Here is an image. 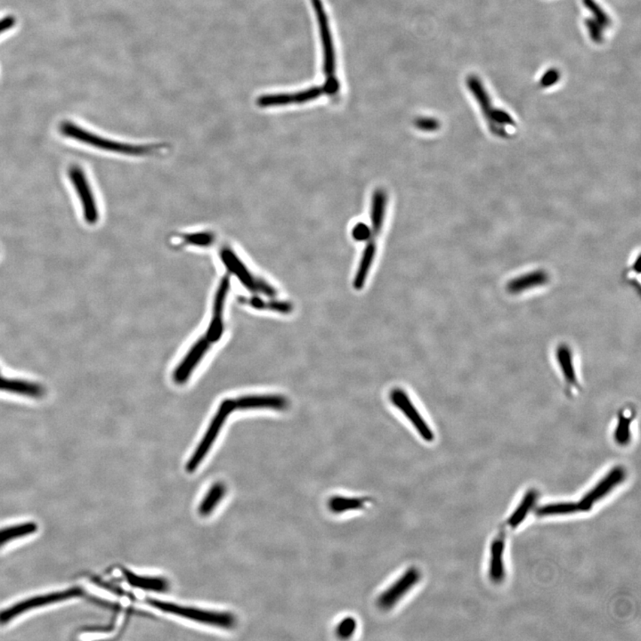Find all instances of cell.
Returning <instances> with one entry per match:
<instances>
[{
    "instance_id": "6da1fadb",
    "label": "cell",
    "mask_w": 641,
    "mask_h": 641,
    "mask_svg": "<svg viewBox=\"0 0 641 641\" xmlns=\"http://www.w3.org/2000/svg\"><path fill=\"white\" fill-rule=\"evenodd\" d=\"M149 606L159 609L160 611L171 613V615L180 616V618H187L200 624L211 625L224 629H230L235 627V619L232 613L208 611L194 607H182L179 605L165 602L157 600H147Z\"/></svg>"
},
{
    "instance_id": "7a4b0ae2",
    "label": "cell",
    "mask_w": 641,
    "mask_h": 641,
    "mask_svg": "<svg viewBox=\"0 0 641 641\" xmlns=\"http://www.w3.org/2000/svg\"><path fill=\"white\" fill-rule=\"evenodd\" d=\"M60 129L61 132L63 135L68 136V138L105 151L129 155H145L151 154L154 151V149L151 147L121 144V143L100 138L95 134L87 132L82 127L75 125L74 123H68V121L61 124Z\"/></svg>"
},
{
    "instance_id": "3957f363",
    "label": "cell",
    "mask_w": 641,
    "mask_h": 641,
    "mask_svg": "<svg viewBox=\"0 0 641 641\" xmlns=\"http://www.w3.org/2000/svg\"><path fill=\"white\" fill-rule=\"evenodd\" d=\"M235 409V403H233V400H224L223 403H221L220 408H218L217 413H216L213 420L211 421V424H209L208 430L205 433L204 437H202V441L196 450V452H193L192 457L190 458L189 461L187 465V470L188 472H196L197 467H199V465L202 463V461L204 460L206 455L208 454L209 450H211V446L213 445V443L218 437L222 427L226 422L227 418L229 417L231 412Z\"/></svg>"
},
{
    "instance_id": "277c9868",
    "label": "cell",
    "mask_w": 641,
    "mask_h": 641,
    "mask_svg": "<svg viewBox=\"0 0 641 641\" xmlns=\"http://www.w3.org/2000/svg\"><path fill=\"white\" fill-rule=\"evenodd\" d=\"M82 594H83V591L80 587H74L66 591L41 595V596L21 601V602L0 612V624H7L12 619L17 618L18 616L22 615V613L29 611V610L38 609V607H44L48 604L61 602V601L70 600V598L81 596Z\"/></svg>"
},
{
    "instance_id": "5b68a950",
    "label": "cell",
    "mask_w": 641,
    "mask_h": 641,
    "mask_svg": "<svg viewBox=\"0 0 641 641\" xmlns=\"http://www.w3.org/2000/svg\"><path fill=\"white\" fill-rule=\"evenodd\" d=\"M311 2L317 14L319 30H320L324 54V72L327 78L326 81L338 80L336 76V54L329 20L325 13L322 0H311Z\"/></svg>"
},
{
    "instance_id": "8992f818",
    "label": "cell",
    "mask_w": 641,
    "mask_h": 641,
    "mask_svg": "<svg viewBox=\"0 0 641 641\" xmlns=\"http://www.w3.org/2000/svg\"><path fill=\"white\" fill-rule=\"evenodd\" d=\"M221 258L227 269L236 275V277L241 281L242 284L248 290L253 291V293L260 291L265 295L271 297L276 296L275 288L265 281L255 278L251 273L249 271L247 267L244 266V264L240 260V258L230 249H224V251H222Z\"/></svg>"
},
{
    "instance_id": "52a82bcc",
    "label": "cell",
    "mask_w": 641,
    "mask_h": 641,
    "mask_svg": "<svg viewBox=\"0 0 641 641\" xmlns=\"http://www.w3.org/2000/svg\"><path fill=\"white\" fill-rule=\"evenodd\" d=\"M421 580L418 568L411 567L379 597L378 606L382 610L393 609Z\"/></svg>"
},
{
    "instance_id": "ba28073f",
    "label": "cell",
    "mask_w": 641,
    "mask_h": 641,
    "mask_svg": "<svg viewBox=\"0 0 641 641\" xmlns=\"http://www.w3.org/2000/svg\"><path fill=\"white\" fill-rule=\"evenodd\" d=\"M69 177L80 196L85 220L90 224H96L99 218L98 211L83 169L76 165L71 167L69 169Z\"/></svg>"
},
{
    "instance_id": "9c48e42d",
    "label": "cell",
    "mask_w": 641,
    "mask_h": 641,
    "mask_svg": "<svg viewBox=\"0 0 641 641\" xmlns=\"http://www.w3.org/2000/svg\"><path fill=\"white\" fill-rule=\"evenodd\" d=\"M325 95L324 86L309 87L295 93L269 94L258 97L256 103L261 108L275 107L313 101Z\"/></svg>"
},
{
    "instance_id": "30bf717a",
    "label": "cell",
    "mask_w": 641,
    "mask_h": 641,
    "mask_svg": "<svg viewBox=\"0 0 641 641\" xmlns=\"http://www.w3.org/2000/svg\"><path fill=\"white\" fill-rule=\"evenodd\" d=\"M390 397L391 402L409 419L422 439L425 441L432 442L434 437H435L433 431L430 430V426L425 422L424 419L421 417L417 409L412 405L411 400L405 393V391L400 390V388H395L391 391Z\"/></svg>"
},
{
    "instance_id": "8fae6325",
    "label": "cell",
    "mask_w": 641,
    "mask_h": 641,
    "mask_svg": "<svg viewBox=\"0 0 641 641\" xmlns=\"http://www.w3.org/2000/svg\"><path fill=\"white\" fill-rule=\"evenodd\" d=\"M229 288V278L224 276L222 279L220 286H218L217 293H216L213 317H212L211 323L209 324L208 332H207L206 338L211 342L218 341L221 338L222 333H223V313Z\"/></svg>"
},
{
    "instance_id": "7c38bea8",
    "label": "cell",
    "mask_w": 641,
    "mask_h": 641,
    "mask_svg": "<svg viewBox=\"0 0 641 641\" xmlns=\"http://www.w3.org/2000/svg\"><path fill=\"white\" fill-rule=\"evenodd\" d=\"M625 478L624 470L621 467H616L613 469L600 483L595 487L590 493H588L580 501V505L582 507V512H586L591 510L593 504L596 503L605 495L609 493L613 487L620 484Z\"/></svg>"
},
{
    "instance_id": "4fadbf2b",
    "label": "cell",
    "mask_w": 641,
    "mask_h": 641,
    "mask_svg": "<svg viewBox=\"0 0 641 641\" xmlns=\"http://www.w3.org/2000/svg\"><path fill=\"white\" fill-rule=\"evenodd\" d=\"M211 341L208 339L202 338L198 340L193 346V348L188 352L187 357L181 361L179 366L176 369L174 372V381L176 383L183 384L189 379L191 373L199 364V361L204 357L206 352L208 351Z\"/></svg>"
},
{
    "instance_id": "5bb4252c",
    "label": "cell",
    "mask_w": 641,
    "mask_h": 641,
    "mask_svg": "<svg viewBox=\"0 0 641 641\" xmlns=\"http://www.w3.org/2000/svg\"><path fill=\"white\" fill-rule=\"evenodd\" d=\"M235 409H273L282 411L288 406V401L280 395L246 396L233 400Z\"/></svg>"
},
{
    "instance_id": "9a60e30c",
    "label": "cell",
    "mask_w": 641,
    "mask_h": 641,
    "mask_svg": "<svg viewBox=\"0 0 641 641\" xmlns=\"http://www.w3.org/2000/svg\"><path fill=\"white\" fill-rule=\"evenodd\" d=\"M549 281V275L543 270L525 273L509 282L507 290L509 293L519 294L532 288L543 286Z\"/></svg>"
},
{
    "instance_id": "2e32d148",
    "label": "cell",
    "mask_w": 641,
    "mask_h": 641,
    "mask_svg": "<svg viewBox=\"0 0 641 641\" xmlns=\"http://www.w3.org/2000/svg\"><path fill=\"white\" fill-rule=\"evenodd\" d=\"M123 573L126 581L134 588L156 592L168 591L169 582L162 577L141 576L127 569H123Z\"/></svg>"
},
{
    "instance_id": "e0dca14e",
    "label": "cell",
    "mask_w": 641,
    "mask_h": 641,
    "mask_svg": "<svg viewBox=\"0 0 641 641\" xmlns=\"http://www.w3.org/2000/svg\"><path fill=\"white\" fill-rule=\"evenodd\" d=\"M557 361L562 375H563L568 387L578 388V379H577L575 364H574L572 351H571L569 346L566 344L558 346Z\"/></svg>"
},
{
    "instance_id": "ac0fdd59",
    "label": "cell",
    "mask_w": 641,
    "mask_h": 641,
    "mask_svg": "<svg viewBox=\"0 0 641 641\" xmlns=\"http://www.w3.org/2000/svg\"><path fill=\"white\" fill-rule=\"evenodd\" d=\"M0 390L32 397H39L44 395V388L39 384L4 377H0Z\"/></svg>"
},
{
    "instance_id": "d6986e66",
    "label": "cell",
    "mask_w": 641,
    "mask_h": 641,
    "mask_svg": "<svg viewBox=\"0 0 641 641\" xmlns=\"http://www.w3.org/2000/svg\"><path fill=\"white\" fill-rule=\"evenodd\" d=\"M467 85L470 90L472 91V95L475 97L476 102L479 103L480 108H481V111L483 114H484V116L487 118L488 123L494 108L493 105H492L490 97H489L487 90H485L481 81H480L479 78H476V76H469L467 80Z\"/></svg>"
},
{
    "instance_id": "ffe728a7",
    "label": "cell",
    "mask_w": 641,
    "mask_h": 641,
    "mask_svg": "<svg viewBox=\"0 0 641 641\" xmlns=\"http://www.w3.org/2000/svg\"><path fill=\"white\" fill-rule=\"evenodd\" d=\"M368 501L366 498L333 496L330 498L328 506L334 514H343L348 512L364 509Z\"/></svg>"
},
{
    "instance_id": "44dd1931",
    "label": "cell",
    "mask_w": 641,
    "mask_h": 641,
    "mask_svg": "<svg viewBox=\"0 0 641 641\" xmlns=\"http://www.w3.org/2000/svg\"><path fill=\"white\" fill-rule=\"evenodd\" d=\"M375 253L376 245L375 242H369L364 249L357 275H355L353 284L355 290H361L364 286L367 275H368L370 269L372 267L373 260H375Z\"/></svg>"
},
{
    "instance_id": "7402d4cb",
    "label": "cell",
    "mask_w": 641,
    "mask_h": 641,
    "mask_svg": "<svg viewBox=\"0 0 641 641\" xmlns=\"http://www.w3.org/2000/svg\"><path fill=\"white\" fill-rule=\"evenodd\" d=\"M386 205H387V194L383 190H376L373 193L372 212H370L372 232L375 235L381 232L382 224H383Z\"/></svg>"
},
{
    "instance_id": "603a6c76",
    "label": "cell",
    "mask_w": 641,
    "mask_h": 641,
    "mask_svg": "<svg viewBox=\"0 0 641 641\" xmlns=\"http://www.w3.org/2000/svg\"><path fill=\"white\" fill-rule=\"evenodd\" d=\"M503 539H496L491 546L490 576L494 582H501L504 577Z\"/></svg>"
},
{
    "instance_id": "cb8c5ba5",
    "label": "cell",
    "mask_w": 641,
    "mask_h": 641,
    "mask_svg": "<svg viewBox=\"0 0 641 641\" xmlns=\"http://www.w3.org/2000/svg\"><path fill=\"white\" fill-rule=\"evenodd\" d=\"M38 531V525L34 522H28L14 525V527L4 528L0 530V547L7 545L11 540L22 538L30 536Z\"/></svg>"
},
{
    "instance_id": "d4e9b609",
    "label": "cell",
    "mask_w": 641,
    "mask_h": 641,
    "mask_svg": "<svg viewBox=\"0 0 641 641\" xmlns=\"http://www.w3.org/2000/svg\"><path fill=\"white\" fill-rule=\"evenodd\" d=\"M226 494V487L223 483H216L209 489L208 494H206L204 499L200 503L199 507V513L203 516L211 514L218 504L223 499L224 495Z\"/></svg>"
},
{
    "instance_id": "484cf974",
    "label": "cell",
    "mask_w": 641,
    "mask_h": 641,
    "mask_svg": "<svg viewBox=\"0 0 641 641\" xmlns=\"http://www.w3.org/2000/svg\"><path fill=\"white\" fill-rule=\"evenodd\" d=\"M536 493L534 491H529L525 495L523 500H522L518 508H516L514 513L510 516L509 519L510 527L513 528L516 527L525 521L532 507H533L534 503H536Z\"/></svg>"
},
{
    "instance_id": "4316f807",
    "label": "cell",
    "mask_w": 641,
    "mask_h": 641,
    "mask_svg": "<svg viewBox=\"0 0 641 641\" xmlns=\"http://www.w3.org/2000/svg\"><path fill=\"white\" fill-rule=\"evenodd\" d=\"M582 512L580 503H560L549 504L537 509L539 516L568 515Z\"/></svg>"
},
{
    "instance_id": "83f0119b",
    "label": "cell",
    "mask_w": 641,
    "mask_h": 641,
    "mask_svg": "<svg viewBox=\"0 0 641 641\" xmlns=\"http://www.w3.org/2000/svg\"><path fill=\"white\" fill-rule=\"evenodd\" d=\"M242 302L248 304L254 308L272 310V311L282 313V314H288L293 310V306L291 303L278 302V300L266 302L257 297H251V299L242 300Z\"/></svg>"
},
{
    "instance_id": "f1b7e54d",
    "label": "cell",
    "mask_w": 641,
    "mask_h": 641,
    "mask_svg": "<svg viewBox=\"0 0 641 641\" xmlns=\"http://www.w3.org/2000/svg\"><path fill=\"white\" fill-rule=\"evenodd\" d=\"M631 421H633V419L630 416L624 414V413L619 415L618 425H616L615 431V439L619 445H625L630 441Z\"/></svg>"
},
{
    "instance_id": "f546056e",
    "label": "cell",
    "mask_w": 641,
    "mask_h": 641,
    "mask_svg": "<svg viewBox=\"0 0 641 641\" xmlns=\"http://www.w3.org/2000/svg\"><path fill=\"white\" fill-rule=\"evenodd\" d=\"M582 3L586 8L593 14L594 20L597 21L603 28L611 25V19L595 0H582Z\"/></svg>"
},
{
    "instance_id": "4dcf8cb0",
    "label": "cell",
    "mask_w": 641,
    "mask_h": 641,
    "mask_svg": "<svg viewBox=\"0 0 641 641\" xmlns=\"http://www.w3.org/2000/svg\"><path fill=\"white\" fill-rule=\"evenodd\" d=\"M357 622L353 618H346L339 622L336 629V633L340 639H348L353 636L357 631Z\"/></svg>"
},
{
    "instance_id": "1f68e13d",
    "label": "cell",
    "mask_w": 641,
    "mask_h": 641,
    "mask_svg": "<svg viewBox=\"0 0 641 641\" xmlns=\"http://www.w3.org/2000/svg\"><path fill=\"white\" fill-rule=\"evenodd\" d=\"M184 241L187 244L196 246H209L213 242L214 237L208 233H196L183 236Z\"/></svg>"
},
{
    "instance_id": "d6a6232c",
    "label": "cell",
    "mask_w": 641,
    "mask_h": 641,
    "mask_svg": "<svg viewBox=\"0 0 641 641\" xmlns=\"http://www.w3.org/2000/svg\"><path fill=\"white\" fill-rule=\"evenodd\" d=\"M585 25L587 27L589 35L592 41L595 43H600L603 41V27L597 21L591 19V18L585 20Z\"/></svg>"
},
{
    "instance_id": "836d02e7",
    "label": "cell",
    "mask_w": 641,
    "mask_h": 641,
    "mask_svg": "<svg viewBox=\"0 0 641 641\" xmlns=\"http://www.w3.org/2000/svg\"><path fill=\"white\" fill-rule=\"evenodd\" d=\"M415 126L422 132H432L439 129V120L433 118H419L415 121Z\"/></svg>"
},
{
    "instance_id": "e575fe53",
    "label": "cell",
    "mask_w": 641,
    "mask_h": 641,
    "mask_svg": "<svg viewBox=\"0 0 641 641\" xmlns=\"http://www.w3.org/2000/svg\"><path fill=\"white\" fill-rule=\"evenodd\" d=\"M560 78V74L557 69H549L540 78V85L543 87H549L558 83Z\"/></svg>"
},
{
    "instance_id": "d590c367",
    "label": "cell",
    "mask_w": 641,
    "mask_h": 641,
    "mask_svg": "<svg viewBox=\"0 0 641 641\" xmlns=\"http://www.w3.org/2000/svg\"><path fill=\"white\" fill-rule=\"evenodd\" d=\"M352 235H353L354 239L357 240V241L364 242L370 239V235H372V231H370L367 224L358 223L355 224Z\"/></svg>"
},
{
    "instance_id": "8d00e7d4",
    "label": "cell",
    "mask_w": 641,
    "mask_h": 641,
    "mask_svg": "<svg viewBox=\"0 0 641 641\" xmlns=\"http://www.w3.org/2000/svg\"><path fill=\"white\" fill-rule=\"evenodd\" d=\"M14 24V18L7 17L5 19L0 21V33L5 32V30L11 28Z\"/></svg>"
}]
</instances>
